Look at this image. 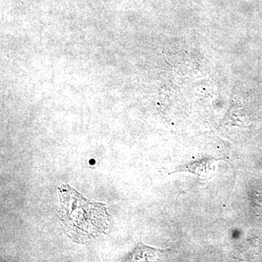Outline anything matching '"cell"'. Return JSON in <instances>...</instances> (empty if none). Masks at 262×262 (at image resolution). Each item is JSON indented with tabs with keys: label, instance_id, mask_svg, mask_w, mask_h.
Wrapping results in <instances>:
<instances>
[{
	"label": "cell",
	"instance_id": "cell-1",
	"mask_svg": "<svg viewBox=\"0 0 262 262\" xmlns=\"http://www.w3.org/2000/svg\"><path fill=\"white\" fill-rule=\"evenodd\" d=\"M58 192L59 222L71 241L84 244L107 232L110 217L104 204L89 201L66 184Z\"/></svg>",
	"mask_w": 262,
	"mask_h": 262
}]
</instances>
